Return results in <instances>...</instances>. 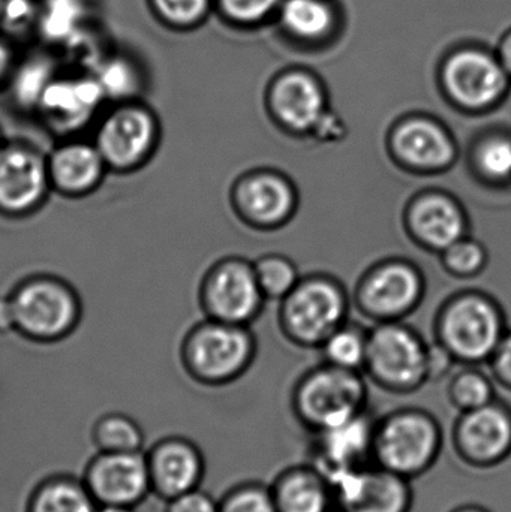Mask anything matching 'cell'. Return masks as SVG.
<instances>
[{
	"mask_svg": "<svg viewBox=\"0 0 511 512\" xmlns=\"http://www.w3.org/2000/svg\"><path fill=\"white\" fill-rule=\"evenodd\" d=\"M83 483L98 505L134 508L152 490L147 456L141 451L99 453L87 466Z\"/></svg>",
	"mask_w": 511,
	"mask_h": 512,
	"instance_id": "obj_11",
	"label": "cell"
},
{
	"mask_svg": "<svg viewBox=\"0 0 511 512\" xmlns=\"http://www.w3.org/2000/svg\"><path fill=\"white\" fill-rule=\"evenodd\" d=\"M0 146H2V143H0Z\"/></svg>",
	"mask_w": 511,
	"mask_h": 512,
	"instance_id": "obj_49",
	"label": "cell"
},
{
	"mask_svg": "<svg viewBox=\"0 0 511 512\" xmlns=\"http://www.w3.org/2000/svg\"><path fill=\"white\" fill-rule=\"evenodd\" d=\"M254 270L261 291L269 297H284L296 286V268L282 256H267L255 265Z\"/></svg>",
	"mask_w": 511,
	"mask_h": 512,
	"instance_id": "obj_33",
	"label": "cell"
},
{
	"mask_svg": "<svg viewBox=\"0 0 511 512\" xmlns=\"http://www.w3.org/2000/svg\"><path fill=\"white\" fill-rule=\"evenodd\" d=\"M156 11L173 24L194 23L207 8V0H153Z\"/></svg>",
	"mask_w": 511,
	"mask_h": 512,
	"instance_id": "obj_37",
	"label": "cell"
},
{
	"mask_svg": "<svg viewBox=\"0 0 511 512\" xmlns=\"http://www.w3.org/2000/svg\"><path fill=\"white\" fill-rule=\"evenodd\" d=\"M485 261V249L474 240H458L444 254V264L458 276L477 273L485 265Z\"/></svg>",
	"mask_w": 511,
	"mask_h": 512,
	"instance_id": "obj_34",
	"label": "cell"
},
{
	"mask_svg": "<svg viewBox=\"0 0 511 512\" xmlns=\"http://www.w3.org/2000/svg\"><path fill=\"white\" fill-rule=\"evenodd\" d=\"M449 399L459 412L473 411L494 402V384L483 373L468 370L453 378Z\"/></svg>",
	"mask_w": 511,
	"mask_h": 512,
	"instance_id": "obj_29",
	"label": "cell"
},
{
	"mask_svg": "<svg viewBox=\"0 0 511 512\" xmlns=\"http://www.w3.org/2000/svg\"><path fill=\"white\" fill-rule=\"evenodd\" d=\"M282 18L288 29L305 38L323 35L332 23L329 8L320 0H288Z\"/></svg>",
	"mask_w": 511,
	"mask_h": 512,
	"instance_id": "obj_28",
	"label": "cell"
},
{
	"mask_svg": "<svg viewBox=\"0 0 511 512\" xmlns=\"http://www.w3.org/2000/svg\"><path fill=\"white\" fill-rule=\"evenodd\" d=\"M269 486L278 512L336 510L329 478L312 463L282 469Z\"/></svg>",
	"mask_w": 511,
	"mask_h": 512,
	"instance_id": "obj_18",
	"label": "cell"
},
{
	"mask_svg": "<svg viewBox=\"0 0 511 512\" xmlns=\"http://www.w3.org/2000/svg\"><path fill=\"white\" fill-rule=\"evenodd\" d=\"M237 204L248 218L261 224H276L290 216L294 192L288 182L275 174H257L240 182Z\"/></svg>",
	"mask_w": 511,
	"mask_h": 512,
	"instance_id": "obj_24",
	"label": "cell"
},
{
	"mask_svg": "<svg viewBox=\"0 0 511 512\" xmlns=\"http://www.w3.org/2000/svg\"><path fill=\"white\" fill-rule=\"evenodd\" d=\"M444 433L440 421L423 409H396L375 421L372 462L413 481L440 459Z\"/></svg>",
	"mask_w": 511,
	"mask_h": 512,
	"instance_id": "obj_1",
	"label": "cell"
},
{
	"mask_svg": "<svg viewBox=\"0 0 511 512\" xmlns=\"http://www.w3.org/2000/svg\"><path fill=\"white\" fill-rule=\"evenodd\" d=\"M102 98L96 80L51 81L38 105L54 126L72 129L89 120Z\"/></svg>",
	"mask_w": 511,
	"mask_h": 512,
	"instance_id": "obj_22",
	"label": "cell"
},
{
	"mask_svg": "<svg viewBox=\"0 0 511 512\" xmlns=\"http://www.w3.org/2000/svg\"><path fill=\"white\" fill-rule=\"evenodd\" d=\"M366 366L381 387L398 393L419 388L429 378L428 351L401 325H384L368 339Z\"/></svg>",
	"mask_w": 511,
	"mask_h": 512,
	"instance_id": "obj_7",
	"label": "cell"
},
{
	"mask_svg": "<svg viewBox=\"0 0 511 512\" xmlns=\"http://www.w3.org/2000/svg\"><path fill=\"white\" fill-rule=\"evenodd\" d=\"M261 295L254 267L240 259H227L215 265L201 289V300L210 316L215 321L236 325L257 313Z\"/></svg>",
	"mask_w": 511,
	"mask_h": 512,
	"instance_id": "obj_12",
	"label": "cell"
},
{
	"mask_svg": "<svg viewBox=\"0 0 511 512\" xmlns=\"http://www.w3.org/2000/svg\"><path fill=\"white\" fill-rule=\"evenodd\" d=\"M503 57L504 63H506L507 68H509L511 71V36H509L507 41L504 42Z\"/></svg>",
	"mask_w": 511,
	"mask_h": 512,
	"instance_id": "obj_46",
	"label": "cell"
},
{
	"mask_svg": "<svg viewBox=\"0 0 511 512\" xmlns=\"http://www.w3.org/2000/svg\"><path fill=\"white\" fill-rule=\"evenodd\" d=\"M251 339L239 325L215 321L195 327L183 343V363L197 381H233L251 360Z\"/></svg>",
	"mask_w": 511,
	"mask_h": 512,
	"instance_id": "obj_4",
	"label": "cell"
},
{
	"mask_svg": "<svg viewBox=\"0 0 511 512\" xmlns=\"http://www.w3.org/2000/svg\"><path fill=\"white\" fill-rule=\"evenodd\" d=\"M477 170L491 182L511 180V135L492 134L483 138L474 152Z\"/></svg>",
	"mask_w": 511,
	"mask_h": 512,
	"instance_id": "obj_27",
	"label": "cell"
},
{
	"mask_svg": "<svg viewBox=\"0 0 511 512\" xmlns=\"http://www.w3.org/2000/svg\"><path fill=\"white\" fill-rule=\"evenodd\" d=\"M375 421L369 411L312 435L311 462L330 480L372 465Z\"/></svg>",
	"mask_w": 511,
	"mask_h": 512,
	"instance_id": "obj_13",
	"label": "cell"
},
{
	"mask_svg": "<svg viewBox=\"0 0 511 512\" xmlns=\"http://www.w3.org/2000/svg\"><path fill=\"white\" fill-rule=\"evenodd\" d=\"M8 301L14 330L35 342L63 339L80 321V298L59 277H29L12 289Z\"/></svg>",
	"mask_w": 511,
	"mask_h": 512,
	"instance_id": "obj_2",
	"label": "cell"
},
{
	"mask_svg": "<svg viewBox=\"0 0 511 512\" xmlns=\"http://www.w3.org/2000/svg\"><path fill=\"white\" fill-rule=\"evenodd\" d=\"M276 0H222L225 11L243 21L258 20L275 6Z\"/></svg>",
	"mask_w": 511,
	"mask_h": 512,
	"instance_id": "obj_39",
	"label": "cell"
},
{
	"mask_svg": "<svg viewBox=\"0 0 511 512\" xmlns=\"http://www.w3.org/2000/svg\"><path fill=\"white\" fill-rule=\"evenodd\" d=\"M9 66V53L2 44H0V78L5 74Z\"/></svg>",
	"mask_w": 511,
	"mask_h": 512,
	"instance_id": "obj_44",
	"label": "cell"
},
{
	"mask_svg": "<svg viewBox=\"0 0 511 512\" xmlns=\"http://www.w3.org/2000/svg\"><path fill=\"white\" fill-rule=\"evenodd\" d=\"M51 189L65 197L92 194L108 168L95 144L69 140L59 144L47 158Z\"/></svg>",
	"mask_w": 511,
	"mask_h": 512,
	"instance_id": "obj_17",
	"label": "cell"
},
{
	"mask_svg": "<svg viewBox=\"0 0 511 512\" xmlns=\"http://www.w3.org/2000/svg\"><path fill=\"white\" fill-rule=\"evenodd\" d=\"M95 80L104 96H110V98H125L131 95L137 86L131 68L122 62L108 63L101 69Z\"/></svg>",
	"mask_w": 511,
	"mask_h": 512,
	"instance_id": "obj_36",
	"label": "cell"
},
{
	"mask_svg": "<svg viewBox=\"0 0 511 512\" xmlns=\"http://www.w3.org/2000/svg\"><path fill=\"white\" fill-rule=\"evenodd\" d=\"M345 312L341 291L333 283L314 279L294 286L287 295L284 316L293 336L320 342L338 330Z\"/></svg>",
	"mask_w": 511,
	"mask_h": 512,
	"instance_id": "obj_14",
	"label": "cell"
},
{
	"mask_svg": "<svg viewBox=\"0 0 511 512\" xmlns=\"http://www.w3.org/2000/svg\"><path fill=\"white\" fill-rule=\"evenodd\" d=\"M449 512H492V511L488 510V508H486V507H483V505L464 504V505H458V507L453 508V510H450Z\"/></svg>",
	"mask_w": 511,
	"mask_h": 512,
	"instance_id": "obj_43",
	"label": "cell"
},
{
	"mask_svg": "<svg viewBox=\"0 0 511 512\" xmlns=\"http://www.w3.org/2000/svg\"><path fill=\"white\" fill-rule=\"evenodd\" d=\"M47 158L33 146H0V213L11 218L30 215L44 204L50 191Z\"/></svg>",
	"mask_w": 511,
	"mask_h": 512,
	"instance_id": "obj_9",
	"label": "cell"
},
{
	"mask_svg": "<svg viewBox=\"0 0 511 512\" xmlns=\"http://www.w3.org/2000/svg\"><path fill=\"white\" fill-rule=\"evenodd\" d=\"M161 138L158 119L149 108L122 104L96 128L95 144L108 170L131 173L147 164Z\"/></svg>",
	"mask_w": 511,
	"mask_h": 512,
	"instance_id": "obj_5",
	"label": "cell"
},
{
	"mask_svg": "<svg viewBox=\"0 0 511 512\" xmlns=\"http://www.w3.org/2000/svg\"><path fill=\"white\" fill-rule=\"evenodd\" d=\"M495 378L500 384L511 390V333L503 337L492 355Z\"/></svg>",
	"mask_w": 511,
	"mask_h": 512,
	"instance_id": "obj_40",
	"label": "cell"
},
{
	"mask_svg": "<svg viewBox=\"0 0 511 512\" xmlns=\"http://www.w3.org/2000/svg\"><path fill=\"white\" fill-rule=\"evenodd\" d=\"M9 330H14L11 307H9L8 297L0 298V333Z\"/></svg>",
	"mask_w": 511,
	"mask_h": 512,
	"instance_id": "obj_42",
	"label": "cell"
},
{
	"mask_svg": "<svg viewBox=\"0 0 511 512\" xmlns=\"http://www.w3.org/2000/svg\"><path fill=\"white\" fill-rule=\"evenodd\" d=\"M273 108L293 131H315L326 119V102L320 86L308 75L291 74L273 89Z\"/></svg>",
	"mask_w": 511,
	"mask_h": 512,
	"instance_id": "obj_21",
	"label": "cell"
},
{
	"mask_svg": "<svg viewBox=\"0 0 511 512\" xmlns=\"http://www.w3.org/2000/svg\"><path fill=\"white\" fill-rule=\"evenodd\" d=\"M410 224L425 245L441 251L464 237L462 210L446 195L429 194L419 198L411 207Z\"/></svg>",
	"mask_w": 511,
	"mask_h": 512,
	"instance_id": "obj_23",
	"label": "cell"
},
{
	"mask_svg": "<svg viewBox=\"0 0 511 512\" xmlns=\"http://www.w3.org/2000/svg\"><path fill=\"white\" fill-rule=\"evenodd\" d=\"M393 147L399 158L417 170H443L455 159L452 138L431 120L414 119L402 123L393 137Z\"/></svg>",
	"mask_w": 511,
	"mask_h": 512,
	"instance_id": "obj_19",
	"label": "cell"
},
{
	"mask_svg": "<svg viewBox=\"0 0 511 512\" xmlns=\"http://www.w3.org/2000/svg\"><path fill=\"white\" fill-rule=\"evenodd\" d=\"M330 512H341V511H338V510H333V511H330Z\"/></svg>",
	"mask_w": 511,
	"mask_h": 512,
	"instance_id": "obj_48",
	"label": "cell"
},
{
	"mask_svg": "<svg viewBox=\"0 0 511 512\" xmlns=\"http://www.w3.org/2000/svg\"><path fill=\"white\" fill-rule=\"evenodd\" d=\"M219 512H278L269 484L246 481L219 499Z\"/></svg>",
	"mask_w": 511,
	"mask_h": 512,
	"instance_id": "obj_30",
	"label": "cell"
},
{
	"mask_svg": "<svg viewBox=\"0 0 511 512\" xmlns=\"http://www.w3.org/2000/svg\"><path fill=\"white\" fill-rule=\"evenodd\" d=\"M422 292L419 273L410 265L390 262L377 268L363 286V301L375 315L398 316L408 312Z\"/></svg>",
	"mask_w": 511,
	"mask_h": 512,
	"instance_id": "obj_20",
	"label": "cell"
},
{
	"mask_svg": "<svg viewBox=\"0 0 511 512\" xmlns=\"http://www.w3.org/2000/svg\"><path fill=\"white\" fill-rule=\"evenodd\" d=\"M93 442L99 453H135L144 444L143 430L131 417L108 414L93 426Z\"/></svg>",
	"mask_w": 511,
	"mask_h": 512,
	"instance_id": "obj_26",
	"label": "cell"
},
{
	"mask_svg": "<svg viewBox=\"0 0 511 512\" xmlns=\"http://www.w3.org/2000/svg\"><path fill=\"white\" fill-rule=\"evenodd\" d=\"M3 2H5V0H0V15H2L3 11Z\"/></svg>",
	"mask_w": 511,
	"mask_h": 512,
	"instance_id": "obj_47",
	"label": "cell"
},
{
	"mask_svg": "<svg viewBox=\"0 0 511 512\" xmlns=\"http://www.w3.org/2000/svg\"><path fill=\"white\" fill-rule=\"evenodd\" d=\"M293 411L297 421L315 435L368 411V390L354 370L323 367L297 385Z\"/></svg>",
	"mask_w": 511,
	"mask_h": 512,
	"instance_id": "obj_3",
	"label": "cell"
},
{
	"mask_svg": "<svg viewBox=\"0 0 511 512\" xmlns=\"http://www.w3.org/2000/svg\"><path fill=\"white\" fill-rule=\"evenodd\" d=\"M2 14L5 15L9 23L15 26H21V23L30 17V6L27 0H11V2H3Z\"/></svg>",
	"mask_w": 511,
	"mask_h": 512,
	"instance_id": "obj_41",
	"label": "cell"
},
{
	"mask_svg": "<svg viewBox=\"0 0 511 512\" xmlns=\"http://www.w3.org/2000/svg\"><path fill=\"white\" fill-rule=\"evenodd\" d=\"M83 20L80 0H47L42 12V30L50 39H68Z\"/></svg>",
	"mask_w": 511,
	"mask_h": 512,
	"instance_id": "obj_32",
	"label": "cell"
},
{
	"mask_svg": "<svg viewBox=\"0 0 511 512\" xmlns=\"http://www.w3.org/2000/svg\"><path fill=\"white\" fill-rule=\"evenodd\" d=\"M96 512H134L131 507H117V505H99Z\"/></svg>",
	"mask_w": 511,
	"mask_h": 512,
	"instance_id": "obj_45",
	"label": "cell"
},
{
	"mask_svg": "<svg viewBox=\"0 0 511 512\" xmlns=\"http://www.w3.org/2000/svg\"><path fill=\"white\" fill-rule=\"evenodd\" d=\"M150 484L161 498L170 499L198 489L203 481V454L188 439L168 438L147 454Z\"/></svg>",
	"mask_w": 511,
	"mask_h": 512,
	"instance_id": "obj_15",
	"label": "cell"
},
{
	"mask_svg": "<svg viewBox=\"0 0 511 512\" xmlns=\"http://www.w3.org/2000/svg\"><path fill=\"white\" fill-rule=\"evenodd\" d=\"M453 451L459 462L477 471L497 468L511 457V409L494 400L461 412L453 423Z\"/></svg>",
	"mask_w": 511,
	"mask_h": 512,
	"instance_id": "obj_6",
	"label": "cell"
},
{
	"mask_svg": "<svg viewBox=\"0 0 511 512\" xmlns=\"http://www.w3.org/2000/svg\"><path fill=\"white\" fill-rule=\"evenodd\" d=\"M368 340L359 331L344 328L336 330L326 339V355L332 366L354 370L366 363Z\"/></svg>",
	"mask_w": 511,
	"mask_h": 512,
	"instance_id": "obj_31",
	"label": "cell"
},
{
	"mask_svg": "<svg viewBox=\"0 0 511 512\" xmlns=\"http://www.w3.org/2000/svg\"><path fill=\"white\" fill-rule=\"evenodd\" d=\"M167 512H219V501L200 487L168 501Z\"/></svg>",
	"mask_w": 511,
	"mask_h": 512,
	"instance_id": "obj_38",
	"label": "cell"
},
{
	"mask_svg": "<svg viewBox=\"0 0 511 512\" xmlns=\"http://www.w3.org/2000/svg\"><path fill=\"white\" fill-rule=\"evenodd\" d=\"M498 307L480 295H465L449 304L441 321L446 348L464 361L488 360L504 337Z\"/></svg>",
	"mask_w": 511,
	"mask_h": 512,
	"instance_id": "obj_8",
	"label": "cell"
},
{
	"mask_svg": "<svg viewBox=\"0 0 511 512\" xmlns=\"http://www.w3.org/2000/svg\"><path fill=\"white\" fill-rule=\"evenodd\" d=\"M98 507L86 484L71 477H54L36 487L27 512H96Z\"/></svg>",
	"mask_w": 511,
	"mask_h": 512,
	"instance_id": "obj_25",
	"label": "cell"
},
{
	"mask_svg": "<svg viewBox=\"0 0 511 512\" xmlns=\"http://www.w3.org/2000/svg\"><path fill=\"white\" fill-rule=\"evenodd\" d=\"M335 508L341 512H411V481L372 465L330 480Z\"/></svg>",
	"mask_w": 511,
	"mask_h": 512,
	"instance_id": "obj_10",
	"label": "cell"
},
{
	"mask_svg": "<svg viewBox=\"0 0 511 512\" xmlns=\"http://www.w3.org/2000/svg\"><path fill=\"white\" fill-rule=\"evenodd\" d=\"M50 68L45 63L33 62L21 69L15 80V95L21 104H39L48 84L51 83Z\"/></svg>",
	"mask_w": 511,
	"mask_h": 512,
	"instance_id": "obj_35",
	"label": "cell"
},
{
	"mask_svg": "<svg viewBox=\"0 0 511 512\" xmlns=\"http://www.w3.org/2000/svg\"><path fill=\"white\" fill-rule=\"evenodd\" d=\"M450 95L464 107L480 110L491 107L504 95L506 72L491 57L464 51L453 57L444 72Z\"/></svg>",
	"mask_w": 511,
	"mask_h": 512,
	"instance_id": "obj_16",
	"label": "cell"
}]
</instances>
